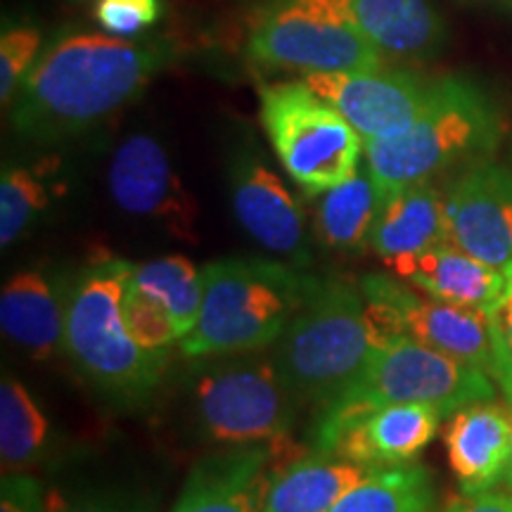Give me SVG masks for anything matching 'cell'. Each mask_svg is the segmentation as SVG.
Segmentation results:
<instances>
[{
  "label": "cell",
  "instance_id": "10",
  "mask_svg": "<svg viewBox=\"0 0 512 512\" xmlns=\"http://www.w3.org/2000/svg\"><path fill=\"white\" fill-rule=\"evenodd\" d=\"M110 197L121 211L150 219L181 242H197L200 204L176 174L164 145L147 133L119 143L107 169Z\"/></svg>",
  "mask_w": 512,
  "mask_h": 512
},
{
  "label": "cell",
  "instance_id": "18",
  "mask_svg": "<svg viewBox=\"0 0 512 512\" xmlns=\"http://www.w3.org/2000/svg\"><path fill=\"white\" fill-rule=\"evenodd\" d=\"M384 266L403 283L434 299L486 313L501 297L505 280L503 271L475 259L453 242H441L418 254L396 256L384 261Z\"/></svg>",
  "mask_w": 512,
  "mask_h": 512
},
{
  "label": "cell",
  "instance_id": "21",
  "mask_svg": "<svg viewBox=\"0 0 512 512\" xmlns=\"http://www.w3.org/2000/svg\"><path fill=\"white\" fill-rule=\"evenodd\" d=\"M441 242H448L446 195L432 181L384 195L370 235V249L382 261L425 252Z\"/></svg>",
  "mask_w": 512,
  "mask_h": 512
},
{
  "label": "cell",
  "instance_id": "5",
  "mask_svg": "<svg viewBox=\"0 0 512 512\" xmlns=\"http://www.w3.org/2000/svg\"><path fill=\"white\" fill-rule=\"evenodd\" d=\"M498 114L472 81L430 83L425 105L408 131L389 140H363V157L384 195L432 181L463 159L489 152L498 140Z\"/></svg>",
  "mask_w": 512,
  "mask_h": 512
},
{
  "label": "cell",
  "instance_id": "4",
  "mask_svg": "<svg viewBox=\"0 0 512 512\" xmlns=\"http://www.w3.org/2000/svg\"><path fill=\"white\" fill-rule=\"evenodd\" d=\"M133 264L105 256L67 292L64 354L98 392L124 408L150 401L162 382L166 354H152L128 335L124 294Z\"/></svg>",
  "mask_w": 512,
  "mask_h": 512
},
{
  "label": "cell",
  "instance_id": "7",
  "mask_svg": "<svg viewBox=\"0 0 512 512\" xmlns=\"http://www.w3.org/2000/svg\"><path fill=\"white\" fill-rule=\"evenodd\" d=\"M247 55L302 76L382 67V53L358 27L354 0H268L249 31Z\"/></svg>",
  "mask_w": 512,
  "mask_h": 512
},
{
  "label": "cell",
  "instance_id": "24",
  "mask_svg": "<svg viewBox=\"0 0 512 512\" xmlns=\"http://www.w3.org/2000/svg\"><path fill=\"white\" fill-rule=\"evenodd\" d=\"M434 479L420 463L377 467L325 512H432Z\"/></svg>",
  "mask_w": 512,
  "mask_h": 512
},
{
  "label": "cell",
  "instance_id": "16",
  "mask_svg": "<svg viewBox=\"0 0 512 512\" xmlns=\"http://www.w3.org/2000/svg\"><path fill=\"white\" fill-rule=\"evenodd\" d=\"M273 460L271 444L230 446L202 458L185 479L171 512H264Z\"/></svg>",
  "mask_w": 512,
  "mask_h": 512
},
{
  "label": "cell",
  "instance_id": "27",
  "mask_svg": "<svg viewBox=\"0 0 512 512\" xmlns=\"http://www.w3.org/2000/svg\"><path fill=\"white\" fill-rule=\"evenodd\" d=\"M57 166H5L0 176V245L8 249L22 238L53 202Z\"/></svg>",
  "mask_w": 512,
  "mask_h": 512
},
{
  "label": "cell",
  "instance_id": "6",
  "mask_svg": "<svg viewBox=\"0 0 512 512\" xmlns=\"http://www.w3.org/2000/svg\"><path fill=\"white\" fill-rule=\"evenodd\" d=\"M494 399V377L403 335L377 351L347 392L318 411L313 439L358 413L387 403H425L448 415L472 403Z\"/></svg>",
  "mask_w": 512,
  "mask_h": 512
},
{
  "label": "cell",
  "instance_id": "32",
  "mask_svg": "<svg viewBox=\"0 0 512 512\" xmlns=\"http://www.w3.org/2000/svg\"><path fill=\"white\" fill-rule=\"evenodd\" d=\"M503 290L491 306L489 318L498 344V377L503 394L512 406V264L503 268Z\"/></svg>",
  "mask_w": 512,
  "mask_h": 512
},
{
  "label": "cell",
  "instance_id": "30",
  "mask_svg": "<svg viewBox=\"0 0 512 512\" xmlns=\"http://www.w3.org/2000/svg\"><path fill=\"white\" fill-rule=\"evenodd\" d=\"M162 17V0H98L95 22L119 38H138Z\"/></svg>",
  "mask_w": 512,
  "mask_h": 512
},
{
  "label": "cell",
  "instance_id": "13",
  "mask_svg": "<svg viewBox=\"0 0 512 512\" xmlns=\"http://www.w3.org/2000/svg\"><path fill=\"white\" fill-rule=\"evenodd\" d=\"M228 181L233 214L249 238L266 252L283 256L287 264H309V230L302 204L259 152H238L230 162Z\"/></svg>",
  "mask_w": 512,
  "mask_h": 512
},
{
  "label": "cell",
  "instance_id": "34",
  "mask_svg": "<svg viewBox=\"0 0 512 512\" xmlns=\"http://www.w3.org/2000/svg\"><path fill=\"white\" fill-rule=\"evenodd\" d=\"M441 512H512V496L494 494V491L475 496L460 494Z\"/></svg>",
  "mask_w": 512,
  "mask_h": 512
},
{
  "label": "cell",
  "instance_id": "22",
  "mask_svg": "<svg viewBox=\"0 0 512 512\" xmlns=\"http://www.w3.org/2000/svg\"><path fill=\"white\" fill-rule=\"evenodd\" d=\"M358 27L382 55L427 60L444 46V22L427 0H354Z\"/></svg>",
  "mask_w": 512,
  "mask_h": 512
},
{
  "label": "cell",
  "instance_id": "9",
  "mask_svg": "<svg viewBox=\"0 0 512 512\" xmlns=\"http://www.w3.org/2000/svg\"><path fill=\"white\" fill-rule=\"evenodd\" d=\"M259 117L275 157L304 195H323L356 174L363 138L304 81L266 83Z\"/></svg>",
  "mask_w": 512,
  "mask_h": 512
},
{
  "label": "cell",
  "instance_id": "20",
  "mask_svg": "<svg viewBox=\"0 0 512 512\" xmlns=\"http://www.w3.org/2000/svg\"><path fill=\"white\" fill-rule=\"evenodd\" d=\"M375 470V465L313 448L309 456L275 467L264 512H325Z\"/></svg>",
  "mask_w": 512,
  "mask_h": 512
},
{
  "label": "cell",
  "instance_id": "26",
  "mask_svg": "<svg viewBox=\"0 0 512 512\" xmlns=\"http://www.w3.org/2000/svg\"><path fill=\"white\" fill-rule=\"evenodd\" d=\"M128 285L164 306L181 339L190 335L202 309L204 278L202 268L192 264L188 256L174 254L145 261V264H133Z\"/></svg>",
  "mask_w": 512,
  "mask_h": 512
},
{
  "label": "cell",
  "instance_id": "14",
  "mask_svg": "<svg viewBox=\"0 0 512 512\" xmlns=\"http://www.w3.org/2000/svg\"><path fill=\"white\" fill-rule=\"evenodd\" d=\"M448 242L503 271L512 264V169L479 162L446 192Z\"/></svg>",
  "mask_w": 512,
  "mask_h": 512
},
{
  "label": "cell",
  "instance_id": "33",
  "mask_svg": "<svg viewBox=\"0 0 512 512\" xmlns=\"http://www.w3.org/2000/svg\"><path fill=\"white\" fill-rule=\"evenodd\" d=\"M0 512H46V491L27 472H3Z\"/></svg>",
  "mask_w": 512,
  "mask_h": 512
},
{
  "label": "cell",
  "instance_id": "25",
  "mask_svg": "<svg viewBox=\"0 0 512 512\" xmlns=\"http://www.w3.org/2000/svg\"><path fill=\"white\" fill-rule=\"evenodd\" d=\"M50 441V420L34 394L17 377L0 384V460L3 472H22L38 463Z\"/></svg>",
  "mask_w": 512,
  "mask_h": 512
},
{
  "label": "cell",
  "instance_id": "8",
  "mask_svg": "<svg viewBox=\"0 0 512 512\" xmlns=\"http://www.w3.org/2000/svg\"><path fill=\"white\" fill-rule=\"evenodd\" d=\"M188 389L197 430L223 446L283 439L302 406L271 356L238 354L204 363L192 370Z\"/></svg>",
  "mask_w": 512,
  "mask_h": 512
},
{
  "label": "cell",
  "instance_id": "12",
  "mask_svg": "<svg viewBox=\"0 0 512 512\" xmlns=\"http://www.w3.org/2000/svg\"><path fill=\"white\" fill-rule=\"evenodd\" d=\"M313 93L330 102L363 140H389L413 126L430 86L403 69L304 74Z\"/></svg>",
  "mask_w": 512,
  "mask_h": 512
},
{
  "label": "cell",
  "instance_id": "3",
  "mask_svg": "<svg viewBox=\"0 0 512 512\" xmlns=\"http://www.w3.org/2000/svg\"><path fill=\"white\" fill-rule=\"evenodd\" d=\"M204 297L181 342L188 358L256 354L273 347L316 285V275L271 259H219L202 266Z\"/></svg>",
  "mask_w": 512,
  "mask_h": 512
},
{
  "label": "cell",
  "instance_id": "17",
  "mask_svg": "<svg viewBox=\"0 0 512 512\" xmlns=\"http://www.w3.org/2000/svg\"><path fill=\"white\" fill-rule=\"evenodd\" d=\"M444 441L460 494H484L508 472L512 413L494 401L472 403L453 413Z\"/></svg>",
  "mask_w": 512,
  "mask_h": 512
},
{
  "label": "cell",
  "instance_id": "1",
  "mask_svg": "<svg viewBox=\"0 0 512 512\" xmlns=\"http://www.w3.org/2000/svg\"><path fill=\"white\" fill-rule=\"evenodd\" d=\"M176 57L164 38L64 29L41 50L12 100L19 138L53 145L91 131L140 98Z\"/></svg>",
  "mask_w": 512,
  "mask_h": 512
},
{
  "label": "cell",
  "instance_id": "35",
  "mask_svg": "<svg viewBox=\"0 0 512 512\" xmlns=\"http://www.w3.org/2000/svg\"><path fill=\"white\" fill-rule=\"evenodd\" d=\"M505 482H508V486L512 489V451H510V463H508V472H505Z\"/></svg>",
  "mask_w": 512,
  "mask_h": 512
},
{
  "label": "cell",
  "instance_id": "29",
  "mask_svg": "<svg viewBox=\"0 0 512 512\" xmlns=\"http://www.w3.org/2000/svg\"><path fill=\"white\" fill-rule=\"evenodd\" d=\"M43 50V34L34 24H12L0 36V100H15V93Z\"/></svg>",
  "mask_w": 512,
  "mask_h": 512
},
{
  "label": "cell",
  "instance_id": "2",
  "mask_svg": "<svg viewBox=\"0 0 512 512\" xmlns=\"http://www.w3.org/2000/svg\"><path fill=\"white\" fill-rule=\"evenodd\" d=\"M406 335L399 316L344 278H316L273 344V363L302 403L323 411L354 384L375 354Z\"/></svg>",
  "mask_w": 512,
  "mask_h": 512
},
{
  "label": "cell",
  "instance_id": "15",
  "mask_svg": "<svg viewBox=\"0 0 512 512\" xmlns=\"http://www.w3.org/2000/svg\"><path fill=\"white\" fill-rule=\"evenodd\" d=\"M444 413L425 403H387L349 418L335 430L311 439L316 451L389 467L415 463L437 437Z\"/></svg>",
  "mask_w": 512,
  "mask_h": 512
},
{
  "label": "cell",
  "instance_id": "23",
  "mask_svg": "<svg viewBox=\"0 0 512 512\" xmlns=\"http://www.w3.org/2000/svg\"><path fill=\"white\" fill-rule=\"evenodd\" d=\"M384 202L373 171L363 157L356 174L323 195L313 211V230L325 247L356 254L370 249V235Z\"/></svg>",
  "mask_w": 512,
  "mask_h": 512
},
{
  "label": "cell",
  "instance_id": "31",
  "mask_svg": "<svg viewBox=\"0 0 512 512\" xmlns=\"http://www.w3.org/2000/svg\"><path fill=\"white\" fill-rule=\"evenodd\" d=\"M46 512H155L145 498L117 491H86L72 494L64 489L46 491Z\"/></svg>",
  "mask_w": 512,
  "mask_h": 512
},
{
  "label": "cell",
  "instance_id": "28",
  "mask_svg": "<svg viewBox=\"0 0 512 512\" xmlns=\"http://www.w3.org/2000/svg\"><path fill=\"white\" fill-rule=\"evenodd\" d=\"M124 320L128 335L152 354L169 356V349L176 342H181L174 320H171L164 306L147 297V294L133 290L131 285L126 287L124 294Z\"/></svg>",
  "mask_w": 512,
  "mask_h": 512
},
{
  "label": "cell",
  "instance_id": "19",
  "mask_svg": "<svg viewBox=\"0 0 512 512\" xmlns=\"http://www.w3.org/2000/svg\"><path fill=\"white\" fill-rule=\"evenodd\" d=\"M67 294L43 271H19L0 292L5 337L31 358L48 361L64 351Z\"/></svg>",
  "mask_w": 512,
  "mask_h": 512
},
{
  "label": "cell",
  "instance_id": "11",
  "mask_svg": "<svg viewBox=\"0 0 512 512\" xmlns=\"http://www.w3.org/2000/svg\"><path fill=\"white\" fill-rule=\"evenodd\" d=\"M361 287L363 292L375 294L392 306L406 335L441 351V354L458 358L467 366L484 370L496 382L498 344L489 313L441 302L430 294L422 297L415 292V287L384 273L366 275L361 280Z\"/></svg>",
  "mask_w": 512,
  "mask_h": 512
}]
</instances>
